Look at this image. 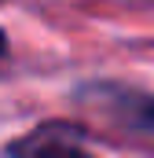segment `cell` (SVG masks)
I'll list each match as a JSON object with an SVG mask.
<instances>
[{"label": "cell", "instance_id": "1", "mask_svg": "<svg viewBox=\"0 0 154 158\" xmlns=\"http://www.w3.org/2000/svg\"><path fill=\"white\" fill-rule=\"evenodd\" d=\"M81 103L136 140H154V96L125 88V85H88L81 88Z\"/></svg>", "mask_w": 154, "mask_h": 158}, {"label": "cell", "instance_id": "2", "mask_svg": "<svg viewBox=\"0 0 154 158\" xmlns=\"http://www.w3.org/2000/svg\"><path fill=\"white\" fill-rule=\"evenodd\" d=\"M84 147V129L70 125V121H51V125H37L26 140H15L11 151L15 155H74Z\"/></svg>", "mask_w": 154, "mask_h": 158}, {"label": "cell", "instance_id": "3", "mask_svg": "<svg viewBox=\"0 0 154 158\" xmlns=\"http://www.w3.org/2000/svg\"><path fill=\"white\" fill-rule=\"evenodd\" d=\"M7 59V40H4V33H0V63Z\"/></svg>", "mask_w": 154, "mask_h": 158}]
</instances>
